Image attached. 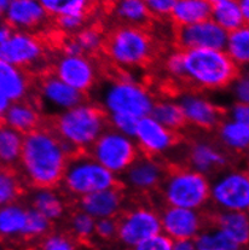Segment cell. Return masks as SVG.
Here are the masks:
<instances>
[{"mask_svg":"<svg viewBox=\"0 0 249 250\" xmlns=\"http://www.w3.org/2000/svg\"><path fill=\"white\" fill-rule=\"evenodd\" d=\"M78 154L50 127H38L24 134L20 175L32 188H56L62 182L68 161Z\"/></svg>","mask_w":249,"mask_h":250,"instance_id":"cell-1","label":"cell"},{"mask_svg":"<svg viewBox=\"0 0 249 250\" xmlns=\"http://www.w3.org/2000/svg\"><path fill=\"white\" fill-rule=\"evenodd\" d=\"M184 80L197 90L218 91L231 86L240 74V67L224 50L192 48L183 51Z\"/></svg>","mask_w":249,"mask_h":250,"instance_id":"cell-2","label":"cell"},{"mask_svg":"<svg viewBox=\"0 0 249 250\" xmlns=\"http://www.w3.org/2000/svg\"><path fill=\"white\" fill-rule=\"evenodd\" d=\"M51 128L76 152H85L108 128V117L101 106L83 102L56 115Z\"/></svg>","mask_w":249,"mask_h":250,"instance_id":"cell-3","label":"cell"},{"mask_svg":"<svg viewBox=\"0 0 249 250\" xmlns=\"http://www.w3.org/2000/svg\"><path fill=\"white\" fill-rule=\"evenodd\" d=\"M210 182L191 168H173L166 172L160 188L166 205L201 210L209 202Z\"/></svg>","mask_w":249,"mask_h":250,"instance_id":"cell-4","label":"cell"},{"mask_svg":"<svg viewBox=\"0 0 249 250\" xmlns=\"http://www.w3.org/2000/svg\"><path fill=\"white\" fill-rule=\"evenodd\" d=\"M115 174L100 165L91 155L78 152L68 161L63 174L62 188L75 198L118 186Z\"/></svg>","mask_w":249,"mask_h":250,"instance_id":"cell-5","label":"cell"},{"mask_svg":"<svg viewBox=\"0 0 249 250\" xmlns=\"http://www.w3.org/2000/svg\"><path fill=\"white\" fill-rule=\"evenodd\" d=\"M154 104L151 93L128 78L111 81L101 93V108L106 115L124 114L139 120L151 114Z\"/></svg>","mask_w":249,"mask_h":250,"instance_id":"cell-6","label":"cell"},{"mask_svg":"<svg viewBox=\"0 0 249 250\" xmlns=\"http://www.w3.org/2000/svg\"><path fill=\"white\" fill-rule=\"evenodd\" d=\"M103 48L114 64L126 69L145 64L154 53L149 35L133 25L114 30L104 42Z\"/></svg>","mask_w":249,"mask_h":250,"instance_id":"cell-7","label":"cell"},{"mask_svg":"<svg viewBox=\"0 0 249 250\" xmlns=\"http://www.w3.org/2000/svg\"><path fill=\"white\" fill-rule=\"evenodd\" d=\"M90 155L115 175H123L139 157V150L133 138L106 128L90 147Z\"/></svg>","mask_w":249,"mask_h":250,"instance_id":"cell-8","label":"cell"},{"mask_svg":"<svg viewBox=\"0 0 249 250\" xmlns=\"http://www.w3.org/2000/svg\"><path fill=\"white\" fill-rule=\"evenodd\" d=\"M209 201L219 211H245L249 208V177L245 170H228L210 183Z\"/></svg>","mask_w":249,"mask_h":250,"instance_id":"cell-9","label":"cell"},{"mask_svg":"<svg viewBox=\"0 0 249 250\" xmlns=\"http://www.w3.org/2000/svg\"><path fill=\"white\" fill-rule=\"evenodd\" d=\"M160 232V213L151 207H134L124 211L121 218L118 219L116 238L126 248L132 249L138 243Z\"/></svg>","mask_w":249,"mask_h":250,"instance_id":"cell-10","label":"cell"},{"mask_svg":"<svg viewBox=\"0 0 249 250\" xmlns=\"http://www.w3.org/2000/svg\"><path fill=\"white\" fill-rule=\"evenodd\" d=\"M45 48L42 42L28 32H12L9 39L0 44V60L28 70L39 68L44 61Z\"/></svg>","mask_w":249,"mask_h":250,"instance_id":"cell-11","label":"cell"},{"mask_svg":"<svg viewBox=\"0 0 249 250\" xmlns=\"http://www.w3.org/2000/svg\"><path fill=\"white\" fill-rule=\"evenodd\" d=\"M53 75L74 90L87 93L95 86L97 70L92 61L85 55H64L63 53L53 65Z\"/></svg>","mask_w":249,"mask_h":250,"instance_id":"cell-12","label":"cell"},{"mask_svg":"<svg viewBox=\"0 0 249 250\" xmlns=\"http://www.w3.org/2000/svg\"><path fill=\"white\" fill-rule=\"evenodd\" d=\"M133 139L144 156L154 159L166 154L177 143L175 132L162 126L151 115L138 120Z\"/></svg>","mask_w":249,"mask_h":250,"instance_id":"cell-13","label":"cell"},{"mask_svg":"<svg viewBox=\"0 0 249 250\" xmlns=\"http://www.w3.org/2000/svg\"><path fill=\"white\" fill-rule=\"evenodd\" d=\"M161 232L172 241L195 239L205 229V216L200 210L167 206L160 213Z\"/></svg>","mask_w":249,"mask_h":250,"instance_id":"cell-14","label":"cell"},{"mask_svg":"<svg viewBox=\"0 0 249 250\" xmlns=\"http://www.w3.org/2000/svg\"><path fill=\"white\" fill-rule=\"evenodd\" d=\"M184 115L185 124L203 131H212L223 121V113L212 101L199 92H185L177 102Z\"/></svg>","mask_w":249,"mask_h":250,"instance_id":"cell-15","label":"cell"},{"mask_svg":"<svg viewBox=\"0 0 249 250\" xmlns=\"http://www.w3.org/2000/svg\"><path fill=\"white\" fill-rule=\"evenodd\" d=\"M228 39V32L212 20L195 23L191 25L179 27L177 33V42L179 50L192 48H210L224 50Z\"/></svg>","mask_w":249,"mask_h":250,"instance_id":"cell-16","label":"cell"},{"mask_svg":"<svg viewBox=\"0 0 249 250\" xmlns=\"http://www.w3.org/2000/svg\"><path fill=\"white\" fill-rule=\"evenodd\" d=\"M39 97L45 108L57 114L85 102V94L68 86L53 74H46L40 80Z\"/></svg>","mask_w":249,"mask_h":250,"instance_id":"cell-17","label":"cell"},{"mask_svg":"<svg viewBox=\"0 0 249 250\" xmlns=\"http://www.w3.org/2000/svg\"><path fill=\"white\" fill-rule=\"evenodd\" d=\"M167 169L154 157H138L124 173L127 188L137 192H149L160 188Z\"/></svg>","mask_w":249,"mask_h":250,"instance_id":"cell-18","label":"cell"},{"mask_svg":"<svg viewBox=\"0 0 249 250\" xmlns=\"http://www.w3.org/2000/svg\"><path fill=\"white\" fill-rule=\"evenodd\" d=\"M124 198L121 188L115 186L79 198V209L92 216L95 220L116 218L123 209Z\"/></svg>","mask_w":249,"mask_h":250,"instance_id":"cell-19","label":"cell"},{"mask_svg":"<svg viewBox=\"0 0 249 250\" xmlns=\"http://www.w3.org/2000/svg\"><path fill=\"white\" fill-rule=\"evenodd\" d=\"M187 159H189V168L206 175L207 178L222 170L228 165V157L224 151L206 140L195 142L190 146Z\"/></svg>","mask_w":249,"mask_h":250,"instance_id":"cell-20","label":"cell"},{"mask_svg":"<svg viewBox=\"0 0 249 250\" xmlns=\"http://www.w3.org/2000/svg\"><path fill=\"white\" fill-rule=\"evenodd\" d=\"M4 15L10 28L27 32L39 27L47 14L38 0H14Z\"/></svg>","mask_w":249,"mask_h":250,"instance_id":"cell-21","label":"cell"},{"mask_svg":"<svg viewBox=\"0 0 249 250\" xmlns=\"http://www.w3.org/2000/svg\"><path fill=\"white\" fill-rule=\"evenodd\" d=\"M30 78L23 69H20L0 60V93L11 103L28 98L30 92Z\"/></svg>","mask_w":249,"mask_h":250,"instance_id":"cell-22","label":"cell"},{"mask_svg":"<svg viewBox=\"0 0 249 250\" xmlns=\"http://www.w3.org/2000/svg\"><path fill=\"white\" fill-rule=\"evenodd\" d=\"M2 124L24 136L42 126V116L39 109L24 99L11 103L2 119Z\"/></svg>","mask_w":249,"mask_h":250,"instance_id":"cell-23","label":"cell"},{"mask_svg":"<svg viewBox=\"0 0 249 250\" xmlns=\"http://www.w3.org/2000/svg\"><path fill=\"white\" fill-rule=\"evenodd\" d=\"M27 207L14 202L0 208V239L15 241L23 238Z\"/></svg>","mask_w":249,"mask_h":250,"instance_id":"cell-24","label":"cell"},{"mask_svg":"<svg viewBox=\"0 0 249 250\" xmlns=\"http://www.w3.org/2000/svg\"><path fill=\"white\" fill-rule=\"evenodd\" d=\"M30 207L46 216L51 223L61 220L65 214V202L56 188H38L32 192Z\"/></svg>","mask_w":249,"mask_h":250,"instance_id":"cell-25","label":"cell"},{"mask_svg":"<svg viewBox=\"0 0 249 250\" xmlns=\"http://www.w3.org/2000/svg\"><path fill=\"white\" fill-rule=\"evenodd\" d=\"M215 228L225 232L240 247L249 241V219L245 211H218L214 216Z\"/></svg>","mask_w":249,"mask_h":250,"instance_id":"cell-26","label":"cell"},{"mask_svg":"<svg viewBox=\"0 0 249 250\" xmlns=\"http://www.w3.org/2000/svg\"><path fill=\"white\" fill-rule=\"evenodd\" d=\"M212 4L208 0H175L171 16L179 27L210 19Z\"/></svg>","mask_w":249,"mask_h":250,"instance_id":"cell-27","label":"cell"},{"mask_svg":"<svg viewBox=\"0 0 249 250\" xmlns=\"http://www.w3.org/2000/svg\"><path fill=\"white\" fill-rule=\"evenodd\" d=\"M218 138L228 150L245 152L249 146V124L226 119L219 124Z\"/></svg>","mask_w":249,"mask_h":250,"instance_id":"cell-28","label":"cell"},{"mask_svg":"<svg viewBox=\"0 0 249 250\" xmlns=\"http://www.w3.org/2000/svg\"><path fill=\"white\" fill-rule=\"evenodd\" d=\"M23 140V134L0 124V166L16 169L21 159Z\"/></svg>","mask_w":249,"mask_h":250,"instance_id":"cell-29","label":"cell"},{"mask_svg":"<svg viewBox=\"0 0 249 250\" xmlns=\"http://www.w3.org/2000/svg\"><path fill=\"white\" fill-rule=\"evenodd\" d=\"M210 20L228 33L247 25L240 11L237 0H219L212 4Z\"/></svg>","mask_w":249,"mask_h":250,"instance_id":"cell-30","label":"cell"},{"mask_svg":"<svg viewBox=\"0 0 249 250\" xmlns=\"http://www.w3.org/2000/svg\"><path fill=\"white\" fill-rule=\"evenodd\" d=\"M224 51L237 67L249 62V28L248 25L228 33Z\"/></svg>","mask_w":249,"mask_h":250,"instance_id":"cell-31","label":"cell"},{"mask_svg":"<svg viewBox=\"0 0 249 250\" xmlns=\"http://www.w3.org/2000/svg\"><path fill=\"white\" fill-rule=\"evenodd\" d=\"M151 115L159 124L165 126L171 131H179L185 126L184 115L182 113L179 104L172 101H160L155 102Z\"/></svg>","mask_w":249,"mask_h":250,"instance_id":"cell-32","label":"cell"},{"mask_svg":"<svg viewBox=\"0 0 249 250\" xmlns=\"http://www.w3.org/2000/svg\"><path fill=\"white\" fill-rule=\"evenodd\" d=\"M23 191V179L15 168L0 166V208L19 202Z\"/></svg>","mask_w":249,"mask_h":250,"instance_id":"cell-33","label":"cell"},{"mask_svg":"<svg viewBox=\"0 0 249 250\" xmlns=\"http://www.w3.org/2000/svg\"><path fill=\"white\" fill-rule=\"evenodd\" d=\"M194 241L197 250H242V247L215 226L203 229Z\"/></svg>","mask_w":249,"mask_h":250,"instance_id":"cell-34","label":"cell"},{"mask_svg":"<svg viewBox=\"0 0 249 250\" xmlns=\"http://www.w3.org/2000/svg\"><path fill=\"white\" fill-rule=\"evenodd\" d=\"M116 14L123 21L131 24L145 23L150 15L144 0H120Z\"/></svg>","mask_w":249,"mask_h":250,"instance_id":"cell-35","label":"cell"},{"mask_svg":"<svg viewBox=\"0 0 249 250\" xmlns=\"http://www.w3.org/2000/svg\"><path fill=\"white\" fill-rule=\"evenodd\" d=\"M51 229H52V223L46 216H44L32 207H28L23 238L42 239L50 233Z\"/></svg>","mask_w":249,"mask_h":250,"instance_id":"cell-36","label":"cell"},{"mask_svg":"<svg viewBox=\"0 0 249 250\" xmlns=\"http://www.w3.org/2000/svg\"><path fill=\"white\" fill-rule=\"evenodd\" d=\"M95 219L88 215V214H86L85 211L80 210V209L70 216L69 229L75 238L83 239V241H87V239L92 238L95 236Z\"/></svg>","mask_w":249,"mask_h":250,"instance_id":"cell-37","label":"cell"},{"mask_svg":"<svg viewBox=\"0 0 249 250\" xmlns=\"http://www.w3.org/2000/svg\"><path fill=\"white\" fill-rule=\"evenodd\" d=\"M40 250H79L75 239L62 232H50L42 238Z\"/></svg>","mask_w":249,"mask_h":250,"instance_id":"cell-38","label":"cell"},{"mask_svg":"<svg viewBox=\"0 0 249 250\" xmlns=\"http://www.w3.org/2000/svg\"><path fill=\"white\" fill-rule=\"evenodd\" d=\"M76 42L83 50V55L85 53H96L102 50L104 46V38L95 28H87L83 29L78 33L75 38Z\"/></svg>","mask_w":249,"mask_h":250,"instance_id":"cell-39","label":"cell"},{"mask_svg":"<svg viewBox=\"0 0 249 250\" xmlns=\"http://www.w3.org/2000/svg\"><path fill=\"white\" fill-rule=\"evenodd\" d=\"M106 117H108V124L110 125V128L115 129L116 132L124 136L133 138L138 119L124 114H110L106 115Z\"/></svg>","mask_w":249,"mask_h":250,"instance_id":"cell-40","label":"cell"},{"mask_svg":"<svg viewBox=\"0 0 249 250\" xmlns=\"http://www.w3.org/2000/svg\"><path fill=\"white\" fill-rule=\"evenodd\" d=\"M172 247H173V241L168 236L160 232L138 243L131 250H172Z\"/></svg>","mask_w":249,"mask_h":250,"instance_id":"cell-41","label":"cell"},{"mask_svg":"<svg viewBox=\"0 0 249 250\" xmlns=\"http://www.w3.org/2000/svg\"><path fill=\"white\" fill-rule=\"evenodd\" d=\"M118 234V219L116 218H104L96 220L95 236L103 241H110L116 238Z\"/></svg>","mask_w":249,"mask_h":250,"instance_id":"cell-42","label":"cell"},{"mask_svg":"<svg viewBox=\"0 0 249 250\" xmlns=\"http://www.w3.org/2000/svg\"><path fill=\"white\" fill-rule=\"evenodd\" d=\"M167 73L178 80H184V56L183 50H177L167 57L166 60Z\"/></svg>","mask_w":249,"mask_h":250,"instance_id":"cell-43","label":"cell"},{"mask_svg":"<svg viewBox=\"0 0 249 250\" xmlns=\"http://www.w3.org/2000/svg\"><path fill=\"white\" fill-rule=\"evenodd\" d=\"M233 88V96H235L237 103L249 104V80L247 75L238 74L237 78L231 83Z\"/></svg>","mask_w":249,"mask_h":250,"instance_id":"cell-44","label":"cell"},{"mask_svg":"<svg viewBox=\"0 0 249 250\" xmlns=\"http://www.w3.org/2000/svg\"><path fill=\"white\" fill-rule=\"evenodd\" d=\"M144 1L148 7L149 14L166 16V15H171L175 0H144Z\"/></svg>","mask_w":249,"mask_h":250,"instance_id":"cell-45","label":"cell"},{"mask_svg":"<svg viewBox=\"0 0 249 250\" xmlns=\"http://www.w3.org/2000/svg\"><path fill=\"white\" fill-rule=\"evenodd\" d=\"M58 27L64 32H76L83 24V16H58Z\"/></svg>","mask_w":249,"mask_h":250,"instance_id":"cell-46","label":"cell"},{"mask_svg":"<svg viewBox=\"0 0 249 250\" xmlns=\"http://www.w3.org/2000/svg\"><path fill=\"white\" fill-rule=\"evenodd\" d=\"M228 119L237 122L249 124V105L243 103H236L228 111Z\"/></svg>","mask_w":249,"mask_h":250,"instance_id":"cell-47","label":"cell"},{"mask_svg":"<svg viewBox=\"0 0 249 250\" xmlns=\"http://www.w3.org/2000/svg\"><path fill=\"white\" fill-rule=\"evenodd\" d=\"M38 1L42 5V9L46 11V14L55 15L57 17L60 16L63 4H64V0H38Z\"/></svg>","mask_w":249,"mask_h":250,"instance_id":"cell-48","label":"cell"},{"mask_svg":"<svg viewBox=\"0 0 249 250\" xmlns=\"http://www.w3.org/2000/svg\"><path fill=\"white\" fill-rule=\"evenodd\" d=\"M63 53L64 55H70V56H75V55H83V50L79 46L78 42H76L75 39L73 40H68L65 42L64 46H63Z\"/></svg>","mask_w":249,"mask_h":250,"instance_id":"cell-49","label":"cell"},{"mask_svg":"<svg viewBox=\"0 0 249 250\" xmlns=\"http://www.w3.org/2000/svg\"><path fill=\"white\" fill-rule=\"evenodd\" d=\"M172 250H197L194 239H179L173 241Z\"/></svg>","mask_w":249,"mask_h":250,"instance_id":"cell-50","label":"cell"},{"mask_svg":"<svg viewBox=\"0 0 249 250\" xmlns=\"http://www.w3.org/2000/svg\"><path fill=\"white\" fill-rule=\"evenodd\" d=\"M10 105H11V102H10L4 94L0 93V124H2V119H4L5 114H6Z\"/></svg>","mask_w":249,"mask_h":250,"instance_id":"cell-51","label":"cell"},{"mask_svg":"<svg viewBox=\"0 0 249 250\" xmlns=\"http://www.w3.org/2000/svg\"><path fill=\"white\" fill-rule=\"evenodd\" d=\"M238 7H240V11L242 14L243 19L246 20V22H248L249 20V0H237Z\"/></svg>","mask_w":249,"mask_h":250,"instance_id":"cell-52","label":"cell"},{"mask_svg":"<svg viewBox=\"0 0 249 250\" xmlns=\"http://www.w3.org/2000/svg\"><path fill=\"white\" fill-rule=\"evenodd\" d=\"M12 30L9 25H4V24H0V44L6 42L9 39V37L11 35Z\"/></svg>","mask_w":249,"mask_h":250,"instance_id":"cell-53","label":"cell"},{"mask_svg":"<svg viewBox=\"0 0 249 250\" xmlns=\"http://www.w3.org/2000/svg\"><path fill=\"white\" fill-rule=\"evenodd\" d=\"M14 0H0V15H4L6 11L7 6H9Z\"/></svg>","mask_w":249,"mask_h":250,"instance_id":"cell-54","label":"cell"},{"mask_svg":"<svg viewBox=\"0 0 249 250\" xmlns=\"http://www.w3.org/2000/svg\"><path fill=\"white\" fill-rule=\"evenodd\" d=\"M208 1H209V2H210V4H214V2L219 1V0H208Z\"/></svg>","mask_w":249,"mask_h":250,"instance_id":"cell-55","label":"cell"},{"mask_svg":"<svg viewBox=\"0 0 249 250\" xmlns=\"http://www.w3.org/2000/svg\"><path fill=\"white\" fill-rule=\"evenodd\" d=\"M0 250H6V249H4V248H1V247H0Z\"/></svg>","mask_w":249,"mask_h":250,"instance_id":"cell-56","label":"cell"}]
</instances>
